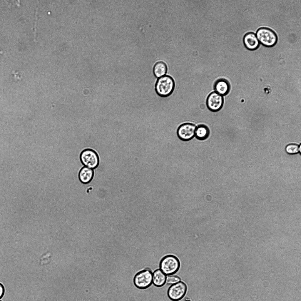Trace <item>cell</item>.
Masks as SVG:
<instances>
[{
    "instance_id": "8fae6325",
    "label": "cell",
    "mask_w": 301,
    "mask_h": 301,
    "mask_svg": "<svg viewBox=\"0 0 301 301\" xmlns=\"http://www.w3.org/2000/svg\"><path fill=\"white\" fill-rule=\"evenodd\" d=\"M93 169L83 166L79 171L78 177L80 181L84 184H88L92 180L94 176Z\"/></svg>"
},
{
    "instance_id": "ac0fdd59",
    "label": "cell",
    "mask_w": 301,
    "mask_h": 301,
    "mask_svg": "<svg viewBox=\"0 0 301 301\" xmlns=\"http://www.w3.org/2000/svg\"><path fill=\"white\" fill-rule=\"evenodd\" d=\"M0 301H2L0 300Z\"/></svg>"
},
{
    "instance_id": "ba28073f",
    "label": "cell",
    "mask_w": 301,
    "mask_h": 301,
    "mask_svg": "<svg viewBox=\"0 0 301 301\" xmlns=\"http://www.w3.org/2000/svg\"><path fill=\"white\" fill-rule=\"evenodd\" d=\"M196 126L192 123H185L180 125L177 131V135L179 139L183 141H188L195 136Z\"/></svg>"
},
{
    "instance_id": "7a4b0ae2",
    "label": "cell",
    "mask_w": 301,
    "mask_h": 301,
    "mask_svg": "<svg viewBox=\"0 0 301 301\" xmlns=\"http://www.w3.org/2000/svg\"><path fill=\"white\" fill-rule=\"evenodd\" d=\"M180 267V262L178 258L171 254L163 257L159 263V269L167 276L176 273Z\"/></svg>"
},
{
    "instance_id": "2e32d148",
    "label": "cell",
    "mask_w": 301,
    "mask_h": 301,
    "mask_svg": "<svg viewBox=\"0 0 301 301\" xmlns=\"http://www.w3.org/2000/svg\"><path fill=\"white\" fill-rule=\"evenodd\" d=\"M180 280V278L177 276L173 275L167 276L166 283L168 285H172L179 282Z\"/></svg>"
},
{
    "instance_id": "9a60e30c",
    "label": "cell",
    "mask_w": 301,
    "mask_h": 301,
    "mask_svg": "<svg viewBox=\"0 0 301 301\" xmlns=\"http://www.w3.org/2000/svg\"><path fill=\"white\" fill-rule=\"evenodd\" d=\"M285 151L288 154H294L298 153L301 151V145L300 146L295 143H290L285 148Z\"/></svg>"
},
{
    "instance_id": "9c48e42d",
    "label": "cell",
    "mask_w": 301,
    "mask_h": 301,
    "mask_svg": "<svg viewBox=\"0 0 301 301\" xmlns=\"http://www.w3.org/2000/svg\"><path fill=\"white\" fill-rule=\"evenodd\" d=\"M213 87L214 91L223 96L228 95L231 90V85L229 81L223 78L216 80L213 84Z\"/></svg>"
},
{
    "instance_id": "5b68a950",
    "label": "cell",
    "mask_w": 301,
    "mask_h": 301,
    "mask_svg": "<svg viewBox=\"0 0 301 301\" xmlns=\"http://www.w3.org/2000/svg\"><path fill=\"white\" fill-rule=\"evenodd\" d=\"M79 158L81 163L84 166L94 169L99 165L98 155L95 151L91 149L87 148L82 150Z\"/></svg>"
},
{
    "instance_id": "30bf717a",
    "label": "cell",
    "mask_w": 301,
    "mask_h": 301,
    "mask_svg": "<svg viewBox=\"0 0 301 301\" xmlns=\"http://www.w3.org/2000/svg\"><path fill=\"white\" fill-rule=\"evenodd\" d=\"M243 42L245 48L250 51L257 49L260 45V43L256 35L252 32H248L245 35Z\"/></svg>"
},
{
    "instance_id": "7c38bea8",
    "label": "cell",
    "mask_w": 301,
    "mask_h": 301,
    "mask_svg": "<svg viewBox=\"0 0 301 301\" xmlns=\"http://www.w3.org/2000/svg\"><path fill=\"white\" fill-rule=\"evenodd\" d=\"M166 277L159 269H157L153 273L152 284L156 287H161L166 283Z\"/></svg>"
},
{
    "instance_id": "3957f363",
    "label": "cell",
    "mask_w": 301,
    "mask_h": 301,
    "mask_svg": "<svg viewBox=\"0 0 301 301\" xmlns=\"http://www.w3.org/2000/svg\"><path fill=\"white\" fill-rule=\"evenodd\" d=\"M256 35L259 43L266 47L273 46L277 41V36L275 32L268 28L262 27L259 28Z\"/></svg>"
},
{
    "instance_id": "8992f818",
    "label": "cell",
    "mask_w": 301,
    "mask_h": 301,
    "mask_svg": "<svg viewBox=\"0 0 301 301\" xmlns=\"http://www.w3.org/2000/svg\"><path fill=\"white\" fill-rule=\"evenodd\" d=\"M187 286L182 281H180L171 285L168 288L167 294L168 298L173 301H178L185 296L187 291Z\"/></svg>"
},
{
    "instance_id": "e0dca14e",
    "label": "cell",
    "mask_w": 301,
    "mask_h": 301,
    "mask_svg": "<svg viewBox=\"0 0 301 301\" xmlns=\"http://www.w3.org/2000/svg\"><path fill=\"white\" fill-rule=\"evenodd\" d=\"M5 292V289L3 285L0 283V299L4 296Z\"/></svg>"
},
{
    "instance_id": "52a82bcc",
    "label": "cell",
    "mask_w": 301,
    "mask_h": 301,
    "mask_svg": "<svg viewBox=\"0 0 301 301\" xmlns=\"http://www.w3.org/2000/svg\"><path fill=\"white\" fill-rule=\"evenodd\" d=\"M224 103L223 96L215 91L209 93L206 98L207 107L212 112L220 111L223 108Z\"/></svg>"
},
{
    "instance_id": "4fadbf2b",
    "label": "cell",
    "mask_w": 301,
    "mask_h": 301,
    "mask_svg": "<svg viewBox=\"0 0 301 301\" xmlns=\"http://www.w3.org/2000/svg\"><path fill=\"white\" fill-rule=\"evenodd\" d=\"M167 72V66L166 63L163 61H160L157 62L153 66V73L156 78L165 75Z\"/></svg>"
},
{
    "instance_id": "6da1fadb",
    "label": "cell",
    "mask_w": 301,
    "mask_h": 301,
    "mask_svg": "<svg viewBox=\"0 0 301 301\" xmlns=\"http://www.w3.org/2000/svg\"><path fill=\"white\" fill-rule=\"evenodd\" d=\"M175 86V83L173 78L165 75L157 78L155 85V90L159 96L167 97L173 93Z\"/></svg>"
},
{
    "instance_id": "277c9868",
    "label": "cell",
    "mask_w": 301,
    "mask_h": 301,
    "mask_svg": "<svg viewBox=\"0 0 301 301\" xmlns=\"http://www.w3.org/2000/svg\"><path fill=\"white\" fill-rule=\"evenodd\" d=\"M153 272L149 269L146 268L139 271L134 275L133 282L135 286L140 290H144L150 287L152 284Z\"/></svg>"
},
{
    "instance_id": "5bb4252c",
    "label": "cell",
    "mask_w": 301,
    "mask_h": 301,
    "mask_svg": "<svg viewBox=\"0 0 301 301\" xmlns=\"http://www.w3.org/2000/svg\"><path fill=\"white\" fill-rule=\"evenodd\" d=\"M210 134L209 129L206 125L201 124L196 127L195 136L197 139L200 140H205L208 137Z\"/></svg>"
}]
</instances>
